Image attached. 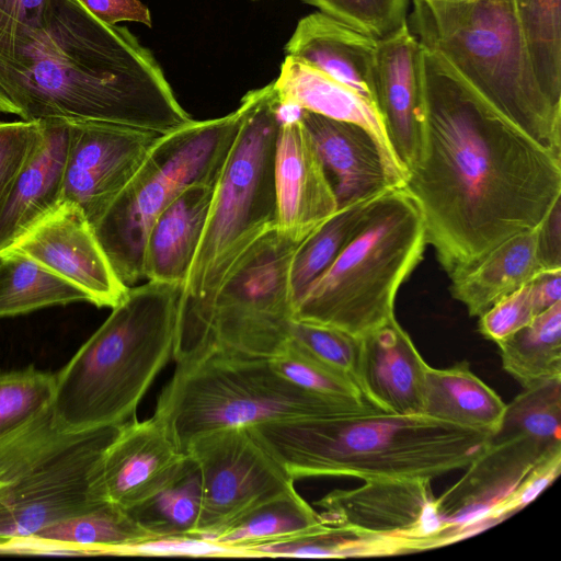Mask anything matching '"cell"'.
I'll use <instances>...</instances> for the list:
<instances>
[{"label": "cell", "mask_w": 561, "mask_h": 561, "mask_svg": "<svg viewBox=\"0 0 561 561\" xmlns=\"http://www.w3.org/2000/svg\"><path fill=\"white\" fill-rule=\"evenodd\" d=\"M160 136L118 124L69 121L60 202L78 205L94 227Z\"/></svg>", "instance_id": "obj_14"}, {"label": "cell", "mask_w": 561, "mask_h": 561, "mask_svg": "<svg viewBox=\"0 0 561 561\" xmlns=\"http://www.w3.org/2000/svg\"><path fill=\"white\" fill-rule=\"evenodd\" d=\"M506 403L470 369L466 360L446 368L428 366L423 414L474 431L495 435Z\"/></svg>", "instance_id": "obj_28"}, {"label": "cell", "mask_w": 561, "mask_h": 561, "mask_svg": "<svg viewBox=\"0 0 561 561\" xmlns=\"http://www.w3.org/2000/svg\"><path fill=\"white\" fill-rule=\"evenodd\" d=\"M5 249L37 261L82 290L88 301L98 307L113 308L128 291L93 225L71 202H60Z\"/></svg>", "instance_id": "obj_15"}, {"label": "cell", "mask_w": 561, "mask_h": 561, "mask_svg": "<svg viewBox=\"0 0 561 561\" xmlns=\"http://www.w3.org/2000/svg\"><path fill=\"white\" fill-rule=\"evenodd\" d=\"M376 50L377 38L320 11L300 19L285 46L286 56L346 85L374 106Z\"/></svg>", "instance_id": "obj_23"}, {"label": "cell", "mask_w": 561, "mask_h": 561, "mask_svg": "<svg viewBox=\"0 0 561 561\" xmlns=\"http://www.w3.org/2000/svg\"><path fill=\"white\" fill-rule=\"evenodd\" d=\"M404 553L396 542L345 527H331L251 550L252 557L358 558Z\"/></svg>", "instance_id": "obj_36"}, {"label": "cell", "mask_w": 561, "mask_h": 561, "mask_svg": "<svg viewBox=\"0 0 561 561\" xmlns=\"http://www.w3.org/2000/svg\"><path fill=\"white\" fill-rule=\"evenodd\" d=\"M540 271L537 226L506 239L472 267L451 276L450 291L471 317H480Z\"/></svg>", "instance_id": "obj_26"}, {"label": "cell", "mask_w": 561, "mask_h": 561, "mask_svg": "<svg viewBox=\"0 0 561 561\" xmlns=\"http://www.w3.org/2000/svg\"><path fill=\"white\" fill-rule=\"evenodd\" d=\"M526 436L548 448H561V378L524 388L506 404L492 438Z\"/></svg>", "instance_id": "obj_35"}, {"label": "cell", "mask_w": 561, "mask_h": 561, "mask_svg": "<svg viewBox=\"0 0 561 561\" xmlns=\"http://www.w3.org/2000/svg\"><path fill=\"white\" fill-rule=\"evenodd\" d=\"M423 47V46H422ZM425 124L404 185L449 277L536 228L561 198V158L423 47Z\"/></svg>", "instance_id": "obj_1"}, {"label": "cell", "mask_w": 561, "mask_h": 561, "mask_svg": "<svg viewBox=\"0 0 561 561\" xmlns=\"http://www.w3.org/2000/svg\"><path fill=\"white\" fill-rule=\"evenodd\" d=\"M241 118L239 106L222 117L192 121L161 135L96 222L98 239L126 286L144 278V245L158 215L187 187L217 183Z\"/></svg>", "instance_id": "obj_9"}, {"label": "cell", "mask_w": 561, "mask_h": 561, "mask_svg": "<svg viewBox=\"0 0 561 561\" xmlns=\"http://www.w3.org/2000/svg\"><path fill=\"white\" fill-rule=\"evenodd\" d=\"M377 196L339 207L298 245L289 266V289L294 307L333 263Z\"/></svg>", "instance_id": "obj_33"}, {"label": "cell", "mask_w": 561, "mask_h": 561, "mask_svg": "<svg viewBox=\"0 0 561 561\" xmlns=\"http://www.w3.org/2000/svg\"><path fill=\"white\" fill-rule=\"evenodd\" d=\"M557 451L561 448L526 436L491 438L465 474L436 497L440 517L460 540L502 522L504 505L536 466Z\"/></svg>", "instance_id": "obj_16"}, {"label": "cell", "mask_w": 561, "mask_h": 561, "mask_svg": "<svg viewBox=\"0 0 561 561\" xmlns=\"http://www.w3.org/2000/svg\"><path fill=\"white\" fill-rule=\"evenodd\" d=\"M419 42L561 158V106L542 92L513 0H412Z\"/></svg>", "instance_id": "obj_6"}, {"label": "cell", "mask_w": 561, "mask_h": 561, "mask_svg": "<svg viewBox=\"0 0 561 561\" xmlns=\"http://www.w3.org/2000/svg\"><path fill=\"white\" fill-rule=\"evenodd\" d=\"M157 539L126 510L104 502L59 520L21 543L14 552H79L122 554L131 546Z\"/></svg>", "instance_id": "obj_27"}, {"label": "cell", "mask_w": 561, "mask_h": 561, "mask_svg": "<svg viewBox=\"0 0 561 561\" xmlns=\"http://www.w3.org/2000/svg\"><path fill=\"white\" fill-rule=\"evenodd\" d=\"M300 121L334 179L337 208L396 187L373 137L360 126L302 110Z\"/></svg>", "instance_id": "obj_22"}, {"label": "cell", "mask_w": 561, "mask_h": 561, "mask_svg": "<svg viewBox=\"0 0 561 561\" xmlns=\"http://www.w3.org/2000/svg\"><path fill=\"white\" fill-rule=\"evenodd\" d=\"M537 314L526 283L480 316L479 331L485 339L499 343L527 325Z\"/></svg>", "instance_id": "obj_42"}, {"label": "cell", "mask_w": 561, "mask_h": 561, "mask_svg": "<svg viewBox=\"0 0 561 561\" xmlns=\"http://www.w3.org/2000/svg\"><path fill=\"white\" fill-rule=\"evenodd\" d=\"M561 451H557L542 459L530 472L512 499L501 511L503 518H507L525 507L547 489L560 474Z\"/></svg>", "instance_id": "obj_45"}, {"label": "cell", "mask_w": 561, "mask_h": 561, "mask_svg": "<svg viewBox=\"0 0 561 561\" xmlns=\"http://www.w3.org/2000/svg\"><path fill=\"white\" fill-rule=\"evenodd\" d=\"M539 85L561 106V0H513Z\"/></svg>", "instance_id": "obj_34"}, {"label": "cell", "mask_w": 561, "mask_h": 561, "mask_svg": "<svg viewBox=\"0 0 561 561\" xmlns=\"http://www.w3.org/2000/svg\"><path fill=\"white\" fill-rule=\"evenodd\" d=\"M427 368L396 317L362 337L359 389L376 409L422 414Z\"/></svg>", "instance_id": "obj_20"}, {"label": "cell", "mask_w": 561, "mask_h": 561, "mask_svg": "<svg viewBox=\"0 0 561 561\" xmlns=\"http://www.w3.org/2000/svg\"><path fill=\"white\" fill-rule=\"evenodd\" d=\"M215 185L187 187L154 219L142 253V275L148 280L184 285L203 234Z\"/></svg>", "instance_id": "obj_25"}, {"label": "cell", "mask_w": 561, "mask_h": 561, "mask_svg": "<svg viewBox=\"0 0 561 561\" xmlns=\"http://www.w3.org/2000/svg\"><path fill=\"white\" fill-rule=\"evenodd\" d=\"M528 285L538 314L561 301V268L540 271Z\"/></svg>", "instance_id": "obj_49"}, {"label": "cell", "mask_w": 561, "mask_h": 561, "mask_svg": "<svg viewBox=\"0 0 561 561\" xmlns=\"http://www.w3.org/2000/svg\"><path fill=\"white\" fill-rule=\"evenodd\" d=\"M367 405L307 391L278 374L270 359L208 351L176 362L153 416L184 453L193 438L207 432L333 415Z\"/></svg>", "instance_id": "obj_8"}, {"label": "cell", "mask_w": 561, "mask_h": 561, "mask_svg": "<svg viewBox=\"0 0 561 561\" xmlns=\"http://www.w3.org/2000/svg\"><path fill=\"white\" fill-rule=\"evenodd\" d=\"M184 453L202 478L198 538H214L251 510L295 488V480L249 427L201 434Z\"/></svg>", "instance_id": "obj_12"}, {"label": "cell", "mask_w": 561, "mask_h": 561, "mask_svg": "<svg viewBox=\"0 0 561 561\" xmlns=\"http://www.w3.org/2000/svg\"><path fill=\"white\" fill-rule=\"evenodd\" d=\"M242 118L214 194L179 302L174 348L207 317L215 295L234 263L276 228L274 152L279 118L273 82L249 91Z\"/></svg>", "instance_id": "obj_5"}, {"label": "cell", "mask_w": 561, "mask_h": 561, "mask_svg": "<svg viewBox=\"0 0 561 561\" xmlns=\"http://www.w3.org/2000/svg\"><path fill=\"white\" fill-rule=\"evenodd\" d=\"M104 23L137 22L151 26L150 12L140 0H78Z\"/></svg>", "instance_id": "obj_46"}, {"label": "cell", "mask_w": 561, "mask_h": 561, "mask_svg": "<svg viewBox=\"0 0 561 561\" xmlns=\"http://www.w3.org/2000/svg\"><path fill=\"white\" fill-rule=\"evenodd\" d=\"M288 343L359 388L362 337L335 328L294 320Z\"/></svg>", "instance_id": "obj_38"}, {"label": "cell", "mask_w": 561, "mask_h": 561, "mask_svg": "<svg viewBox=\"0 0 561 561\" xmlns=\"http://www.w3.org/2000/svg\"><path fill=\"white\" fill-rule=\"evenodd\" d=\"M73 301H88V297L32 257L10 249L0 251V317Z\"/></svg>", "instance_id": "obj_32"}, {"label": "cell", "mask_w": 561, "mask_h": 561, "mask_svg": "<svg viewBox=\"0 0 561 561\" xmlns=\"http://www.w3.org/2000/svg\"><path fill=\"white\" fill-rule=\"evenodd\" d=\"M301 242L274 228L248 249L224 278L204 322L174 351L175 362L208 351L278 355L294 322L289 266Z\"/></svg>", "instance_id": "obj_10"}, {"label": "cell", "mask_w": 561, "mask_h": 561, "mask_svg": "<svg viewBox=\"0 0 561 561\" xmlns=\"http://www.w3.org/2000/svg\"><path fill=\"white\" fill-rule=\"evenodd\" d=\"M126 511L156 538L196 537L202 511V478L194 459L186 454L165 485Z\"/></svg>", "instance_id": "obj_31"}, {"label": "cell", "mask_w": 561, "mask_h": 561, "mask_svg": "<svg viewBox=\"0 0 561 561\" xmlns=\"http://www.w3.org/2000/svg\"><path fill=\"white\" fill-rule=\"evenodd\" d=\"M431 481L388 478L365 481L351 490H334L316 502L325 525L345 527L391 540L417 552L458 541L439 515Z\"/></svg>", "instance_id": "obj_13"}, {"label": "cell", "mask_w": 561, "mask_h": 561, "mask_svg": "<svg viewBox=\"0 0 561 561\" xmlns=\"http://www.w3.org/2000/svg\"><path fill=\"white\" fill-rule=\"evenodd\" d=\"M0 113L160 135L193 121L151 51L78 0H49L36 23L0 35Z\"/></svg>", "instance_id": "obj_2"}, {"label": "cell", "mask_w": 561, "mask_h": 561, "mask_svg": "<svg viewBox=\"0 0 561 561\" xmlns=\"http://www.w3.org/2000/svg\"><path fill=\"white\" fill-rule=\"evenodd\" d=\"M249 428L294 480H433L466 469L492 438L423 413L396 414L373 405L333 415L265 422Z\"/></svg>", "instance_id": "obj_3"}, {"label": "cell", "mask_w": 561, "mask_h": 561, "mask_svg": "<svg viewBox=\"0 0 561 561\" xmlns=\"http://www.w3.org/2000/svg\"><path fill=\"white\" fill-rule=\"evenodd\" d=\"M181 284L130 286L56 374L51 410L62 431L124 424L173 358Z\"/></svg>", "instance_id": "obj_4"}, {"label": "cell", "mask_w": 561, "mask_h": 561, "mask_svg": "<svg viewBox=\"0 0 561 561\" xmlns=\"http://www.w3.org/2000/svg\"><path fill=\"white\" fill-rule=\"evenodd\" d=\"M38 134V121L0 122V207Z\"/></svg>", "instance_id": "obj_43"}, {"label": "cell", "mask_w": 561, "mask_h": 561, "mask_svg": "<svg viewBox=\"0 0 561 561\" xmlns=\"http://www.w3.org/2000/svg\"><path fill=\"white\" fill-rule=\"evenodd\" d=\"M538 250L543 271L561 268V198L538 225Z\"/></svg>", "instance_id": "obj_47"}, {"label": "cell", "mask_w": 561, "mask_h": 561, "mask_svg": "<svg viewBox=\"0 0 561 561\" xmlns=\"http://www.w3.org/2000/svg\"><path fill=\"white\" fill-rule=\"evenodd\" d=\"M38 122V137L0 207V251L61 201L69 121Z\"/></svg>", "instance_id": "obj_24"}, {"label": "cell", "mask_w": 561, "mask_h": 561, "mask_svg": "<svg viewBox=\"0 0 561 561\" xmlns=\"http://www.w3.org/2000/svg\"><path fill=\"white\" fill-rule=\"evenodd\" d=\"M422 213L404 187H391L369 205L333 263L294 307V320L363 337L394 318L403 282L423 257Z\"/></svg>", "instance_id": "obj_7"}, {"label": "cell", "mask_w": 561, "mask_h": 561, "mask_svg": "<svg viewBox=\"0 0 561 561\" xmlns=\"http://www.w3.org/2000/svg\"><path fill=\"white\" fill-rule=\"evenodd\" d=\"M122 554L247 557L244 552L198 537L157 538L126 548Z\"/></svg>", "instance_id": "obj_44"}, {"label": "cell", "mask_w": 561, "mask_h": 561, "mask_svg": "<svg viewBox=\"0 0 561 561\" xmlns=\"http://www.w3.org/2000/svg\"><path fill=\"white\" fill-rule=\"evenodd\" d=\"M302 1L375 38H382L407 23L409 0Z\"/></svg>", "instance_id": "obj_41"}, {"label": "cell", "mask_w": 561, "mask_h": 561, "mask_svg": "<svg viewBox=\"0 0 561 561\" xmlns=\"http://www.w3.org/2000/svg\"><path fill=\"white\" fill-rule=\"evenodd\" d=\"M277 99L332 119L364 128L378 146L396 187H404L408 171L399 161L377 108L346 85L288 56L273 81Z\"/></svg>", "instance_id": "obj_21"}, {"label": "cell", "mask_w": 561, "mask_h": 561, "mask_svg": "<svg viewBox=\"0 0 561 561\" xmlns=\"http://www.w3.org/2000/svg\"><path fill=\"white\" fill-rule=\"evenodd\" d=\"M274 187L276 229L295 240L304 241L337 209L333 185L300 116L279 121Z\"/></svg>", "instance_id": "obj_18"}, {"label": "cell", "mask_w": 561, "mask_h": 561, "mask_svg": "<svg viewBox=\"0 0 561 561\" xmlns=\"http://www.w3.org/2000/svg\"><path fill=\"white\" fill-rule=\"evenodd\" d=\"M314 511L293 488L251 510L208 539L251 556V550L325 529Z\"/></svg>", "instance_id": "obj_29"}, {"label": "cell", "mask_w": 561, "mask_h": 561, "mask_svg": "<svg viewBox=\"0 0 561 561\" xmlns=\"http://www.w3.org/2000/svg\"><path fill=\"white\" fill-rule=\"evenodd\" d=\"M68 432L55 421L51 407L0 439V491L49 451Z\"/></svg>", "instance_id": "obj_39"}, {"label": "cell", "mask_w": 561, "mask_h": 561, "mask_svg": "<svg viewBox=\"0 0 561 561\" xmlns=\"http://www.w3.org/2000/svg\"><path fill=\"white\" fill-rule=\"evenodd\" d=\"M49 0H0V35L36 23Z\"/></svg>", "instance_id": "obj_48"}, {"label": "cell", "mask_w": 561, "mask_h": 561, "mask_svg": "<svg viewBox=\"0 0 561 561\" xmlns=\"http://www.w3.org/2000/svg\"><path fill=\"white\" fill-rule=\"evenodd\" d=\"M270 360L278 374L307 391L354 405L369 404L352 380L314 362L289 343Z\"/></svg>", "instance_id": "obj_40"}, {"label": "cell", "mask_w": 561, "mask_h": 561, "mask_svg": "<svg viewBox=\"0 0 561 561\" xmlns=\"http://www.w3.org/2000/svg\"><path fill=\"white\" fill-rule=\"evenodd\" d=\"M423 47L408 23L377 38L374 103L399 161L409 171L417 163L424 135Z\"/></svg>", "instance_id": "obj_17"}, {"label": "cell", "mask_w": 561, "mask_h": 561, "mask_svg": "<svg viewBox=\"0 0 561 561\" xmlns=\"http://www.w3.org/2000/svg\"><path fill=\"white\" fill-rule=\"evenodd\" d=\"M56 374L27 367L0 374V439L51 407Z\"/></svg>", "instance_id": "obj_37"}, {"label": "cell", "mask_w": 561, "mask_h": 561, "mask_svg": "<svg viewBox=\"0 0 561 561\" xmlns=\"http://www.w3.org/2000/svg\"><path fill=\"white\" fill-rule=\"evenodd\" d=\"M122 424L68 432L0 491V552L106 501L101 461Z\"/></svg>", "instance_id": "obj_11"}, {"label": "cell", "mask_w": 561, "mask_h": 561, "mask_svg": "<svg viewBox=\"0 0 561 561\" xmlns=\"http://www.w3.org/2000/svg\"><path fill=\"white\" fill-rule=\"evenodd\" d=\"M496 344L503 369L523 388L561 378V301Z\"/></svg>", "instance_id": "obj_30"}, {"label": "cell", "mask_w": 561, "mask_h": 561, "mask_svg": "<svg viewBox=\"0 0 561 561\" xmlns=\"http://www.w3.org/2000/svg\"><path fill=\"white\" fill-rule=\"evenodd\" d=\"M181 451L153 415L122 424L101 461L106 501L128 510L165 485L182 466Z\"/></svg>", "instance_id": "obj_19"}]
</instances>
